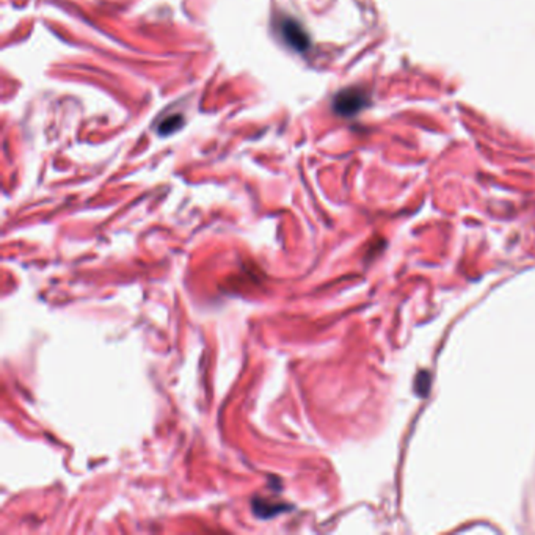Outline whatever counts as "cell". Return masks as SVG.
<instances>
[{
    "label": "cell",
    "instance_id": "obj_1",
    "mask_svg": "<svg viewBox=\"0 0 535 535\" xmlns=\"http://www.w3.org/2000/svg\"><path fill=\"white\" fill-rule=\"evenodd\" d=\"M364 104L366 96L359 90H344L335 98V110L339 115H344V117L359 112Z\"/></svg>",
    "mask_w": 535,
    "mask_h": 535
},
{
    "label": "cell",
    "instance_id": "obj_2",
    "mask_svg": "<svg viewBox=\"0 0 535 535\" xmlns=\"http://www.w3.org/2000/svg\"><path fill=\"white\" fill-rule=\"evenodd\" d=\"M280 27L283 38L287 41V45L294 47L295 50H300L301 52V50H305L309 46L308 35L303 30L301 25L299 23H295L294 19L281 21Z\"/></svg>",
    "mask_w": 535,
    "mask_h": 535
},
{
    "label": "cell",
    "instance_id": "obj_3",
    "mask_svg": "<svg viewBox=\"0 0 535 535\" xmlns=\"http://www.w3.org/2000/svg\"><path fill=\"white\" fill-rule=\"evenodd\" d=\"M180 122H183V118L179 117V115H176V117H170V118H165L161 126H159V134L162 135H168L171 132H175L176 129L180 126Z\"/></svg>",
    "mask_w": 535,
    "mask_h": 535
}]
</instances>
